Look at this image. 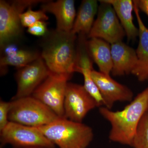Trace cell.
<instances>
[{"instance_id": "6da1fadb", "label": "cell", "mask_w": 148, "mask_h": 148, "mask_svg": "<svg viewBox=\"0 0 148 148\" xmlns=\"http://www.w3.org/2000/svg\"><path fill=\"white\" fill-rule=\"evenodd\" d=\"M99 111L101 115L111 125L110 140L131 147L138 125L148 111V87L138 93L121 110L113 111L101 107Z\"/></svg>"}, {"instance_id": "7a4b0ae2", "label": "cell", "mask_w": 148, "mask_h": 148, "mask_svg": "<svg viewBox=\"0 0 148 148\" xmlns=\"http://www.w3.org/2000/svg\"><path fill=\"white\" fill-rule=\"evenodd\" d=\"M44 37L41 57L49 71L71 76L77 72V35L56 29Z\"/></svg>"}, {"instance_id": "3957f363", "label": "cell", "mask_w": 148, "mask_h": 148, "mask_svg": "<svg viewBox=\"0 0 148 148\" xmlns=\"http://www.w3.org/2000/svg\"><path fill=\"white\" fill-rule=\"evenodd\" d=\"M34 127L59 148H87L94 137L90 126L63 117Z\"/></svg>"}, {"instance_id": "277c9868", "label": "cell", "mask_w": 148, "mask_h": 148, "mask_svg": "<svg viewBox=\"0 0 148 148\" xmlns=\"http://www.w3.org/2000/svg\"><path fill=\"white\" fill-rule=\"evenodd\" d=\"M10 102V121L29 127H38L49 124L60 118L32 95Z\"/></svg>"}, {"instance_id": "5b68a950", "label": "cell", "mask_w": 148, "mask_h": 148, "mask_svg": "<svg viewBox=\"0 0 148 148\" xmlns=\"http://www.w3.org/2000/svg\"><path fill=\"white\" fill-rule=\"evenodd\" d=\"M45 0L0 1V45L2 49L21 36L20 14Z\"/></svg>"}, {"instance_id": "8992f818", "label": "cell", "mask_w": 148, "mask_h": 148, "mask_svg": "<svg viewBox=\"0 0 148 148\" xmlns=\"http://www.w3.org/2000/svg\"><path fill=\"white\" fill-rule=\"evenodd\" d=\"M0 132L1 147L7 145L12 146L14 148L56 147L50 140L34 127L16 123L9 122Z\"/></svg>"}, {"instance_id": "52a82bcc", "label": "cell", "mask_w": 148, "mask_h": 148, "mask_svg": "<svg viewBox=\"0 0 148 148\" xmlns=\"http://www.w3.org/2000/svg\"><path fill=\"white\" fill-rule=\"evenodd\" d=\"M71 76L51 72L32 96L42 102L58 116L64 118V101L66 87Z\"/></svg>"}, {"instance_id": "ba28073f", "label": "cell", "mask_w": 148, "mask_h": 148, "mask_svg": "<svg viewBox=\"0 0 148 148\" xmlns=\"http://www.w3.org/2000/svg\"><path fill=\"white\" fill-rule=\"evenodd\" d=\"M97 18L87 38H98L110 44L122 41L126 36L112 5L104 0L99 1Z\"/></svg>"}, {"instance_id": "9c48e42d", "label": "cell", "mask_w": 148, "mask_h": 148, "mask_svg": "<svg viewBox=\"0 0 148 148\" xmlns=\"http://www.w3.org/2000/svg\"><path fill=\"white\" fill-rule=\"evenodd\" d=\"M98 104L83 85L68 82L64 101V118L77 122H82Z\"/></svg>"}, {"instance_id": "30bf717a", "label": "cell", "mask_w": 148, "mask_h": 148, "mask_svg": "<svg viewBox=\"0 0 148 148\" xmlns=\"http://www.w3.org/2000/svg\"><path fill=\"white\" fill-rule=\"evenodd\" d=\"M50 73L41 56L32 63L18 69L15 76L17 90L12 100L32 96Z\"/></svg>"}, {"instance_id": "8fae6325", "label": "cell", "mask_w": 148, "mask_h": 148, "mask_svg": "<svg viewBox=\"0 0 148 148\" xmlns=\"http://www.w3.org/2000/svg\"><path fill=\"white\" fill-rule=\"evenodd\" d=\"M91 77L103 98L104 107L111 110L116 102H130L133 100L132 90L113 79L110 75L93 70Z\"/></svg>"}, {"instance_id": "7c38bea8", "label": "cell", "mask_w": 148, "mask_h": 148, "mask_svg": "<svg viewBox=\"0 0 148 148\" xmlns=\"http://www.w3.org/2000/svg\"><path fill=\"white\" fill-rule=\"evenodd\" d=\"M73 0L46 1L41 4V10L53 14L56 20V29L71 32L75 19V8Z\"/></svg>"}, {"instance_id": "4fadbf2b", "label": "cell", "mask_w": 148, "mask_h": 148, "mask_svg": "<svg viewBox=\"0 0 148 148\" xmlns=\"http://www.w3.org/2000/svg\"><path fill=\"white\" fill-rule=\"evenodd\" d=\"M111 48L112 75L122 76L132 74L138 61L136 50L122 41L111 44Z\"/></svg>"}, {"instance_id": "5bb4252c", "label": "cell", "mask_w": 148, "mask_h": 148, "mask_svg": "<svg viewBox=\"0 0 148 148\" xmlns=\"http://www.w3.org/2000/svg\"><path fill=\"white\" fill-rule=\"evenodd\" d=\"M134 11L138 21L139 43L136 50L138 57L137 65L132 74L140 82L148 80V29L141 18L140 10L134 1Z\"/></svg>"}, {"instance_id": "9a60e30c", "label": "cell", "mask_w": 148, "mask_h": 148, "mask_svg": "<svg viewBox=\"0 0 148 148\" xmlns=\"http://www.w3.org/2000/svg\"><path fill=\"white\" fill-rule=\"evenodd\" d=\"M112 5L124 29L128 41H135L139 37V29L133 23L134 2L131 0H104Z\"/></svg>"}, {"instance_id": "2e32d148", "label": "cell", "mask_w": 148, "mask_h": 148, "mask_svg": "<svg viewBox=\"0 0 148 148\" xmlns=\"http://www.w3.org/2000/svg\"><path fill=\"white\" fill-rule=\"evenodd\" d=\"M86 45L92 61L98 66L99 71L110 75L113 67L111 45L101 39L91 38L87 40Z\"/></svg>"}, {"instance_id": "e0dca14e", "label": "cell", "mask_w": 148, "mask_h": 148, "mask_svg": "<svg viewBox=\"0 0 148 148\" xmlns=\"http://www.w3.org/2000/svg\"><path fill=\"white\" fill-rule=\"evenodd\" d=\"M99 5L96 0H84L78 12L71 32L75 34L88 36L98 13Z\"/></svg>"}, {"instance_id": "ac0fdd59", "label": "cell", "mask_w": 148, "mask_h": 148, "mask_svg": "<svg viewBox=\"0 0 148 148\" xmlns=\"http://www.w3.org/2000/svg\"><path fill=\"white\" fill-rule=\"evenodd\" d=\"M40 56V54L36 51L17 49L2 56L0 60V65L1 68L11 66L20 69L35 61Z\"/></svg>"}, {"instance_id": "d6986e66", "label": "cell", "mask_w": 148, "mask_h": 148, "mask_svg": "<svg viewBox=\"0 0 148 148\" xmlns=\"http://www.w3.org/2000/svg\"><path fill=\"white\" fill-rule=\"evenodd\" d=\"M131 147L133 148H148V111L138 125Z\"/></svg>"}, {"instance_id": "ffe728a7", "label": "cell", "mask_w": 148, "mask_h": 148, "mask_svg": "<svg viewBox=\"0 0 148 148\" xmlns=\"http://www.w3.org/2000/svg\"><path fill=\"white\" fill-rule=\"evenodd\" d=\"M20 21L22 27H31L38 21H47L49 17L42 10H33L32 8H29L21 14L20 16Z\"/></svg>"}, {"instance_id": "44dd1931", "label": "cell", "mask_w": 148, "mask_h": 148, "mask_svg": "<svg viewBox=\"0 0 148 148\" xmlns=\"http://www.w3.org/2000/svg\"><path fill=\"white\" fill-rule=\"evenodd\" d=\"M11 108V102L0 101V131L8 124L9 114Z\"/></svg>"}, {"instance_id": "7402d4cb", "label": "cell", "mask_w": 148, "mask_h": 148, "mask_svg": "<svg viewBox=\"0 0 148 148\" xmlns=\"http://www.w3.org/2000/svg\"><path fill=\"white\" fill-rule=\"evenodd\" d=\"M27 32L34 36L44 37L49 32L47 29V23L45 21H38L28 28Z\"/></svg>"}, {"instance_id": "603a6c76", "label": "cell", "mask_w": 148, "mask_h": 148, "mask_svg": "<svg viewBox=\"0 0 148 148\" xmlns=\"http://www.w3.org/2000/svg\"><path fill=\"white\" fill-rule=\"evenodd\" d=\"M139 10L147 14L148 17V0H135Z\"/></svg>"}, {"instance_id": "cb8c5ba5", "label": "cell", "mask_w": 148, "mask_h": 148, "mask_svg": "<svg viewBox=\"0 0 148 148\" xmlns=\"http://www.w3.org/2000/svg\"><path fill=\"white\" fill-rule=\"evenodd\" d=\"M22 148H46L39 147H31Z\"/></svg>"}]
</instances>
